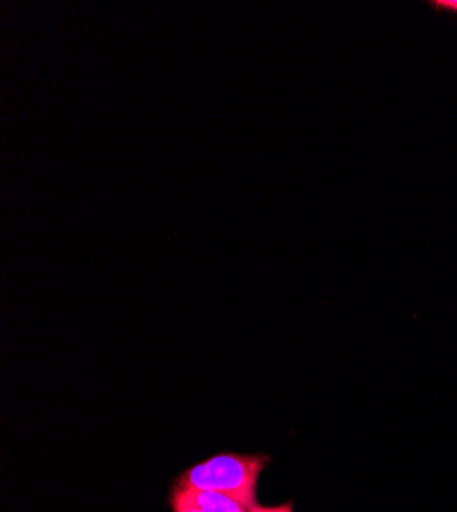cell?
<instances>
[{
    "label": "cell",
    "mask_w": 457,
    "mask_h": 512,
    "mask_svg": "<svg viewBox=\"0 0 457 512\" xmlns=\"http://www.w3.org/2000/svg\"><path fill=\"white\" fill-rule=\"evenodd\" d=\"M271 463V457L265 453H218L203 461L193 463L181 472L173 482L183 488L218 492L230 496L251 508L257 502V488L261 474Z\"/></svg>",
    "instance_id": "obj_1"
},
{
    "label": "cell",
    "mask_w": 457,
    "mask_h": 512,
    "mask_svg": "<svg viewBox=\"0 0 457 512\" xmlns=\"http://www.w3.org/2000/svg\"><path fill=\"white\" fill-rule=\"evenodd\" d=\"M185 490L189 492L193 502L197 506H201L205 512H251V508H246L244 504H240L238 500H234L230 496H224V494H218V492L193 490V488H185Z\"/></svg>",
    "instance_id": "obj_2"
},
{
    "label": "cell",
    "mask_w": 457,
    "mask_h": 512,
    "mask_svg": "<svg viewBox=\"0 0 457 512\" xmlns=\"http://www.w3.org/2000/svg\"><path fill=\"white\" fill-rule=\"evenodd\" d=\"M169 506L173 512H205L201 506L193 502L189 492L175 482L171 484V490H169Z\"/></svg>",
    "instance_id": "obj_3"
},
{
    "label": "cell",
    "mask_w": 457,
    "mask_h": 512,
    "mask_svg": "<svg viewBox=\"0 0 457 512\" xmlns=\"http://www.w3.org/2000/svg\"><path fill=\"white\" fill-rule=\"evenodd\" d=\"M429 7L437 13L457 17V0H429Z\"/></svg>",
    "instance_id": "obj_4"
},
{
    "label": "cell",
    "mask_w": 457,
    "mask_h": 512,
    "mask_svg": "<svg viewBox=\"0 0 457 512\" xmlns=\"http://www.w3.org/2000/svg\"><path fill=\"white\" fill-rule=\"evenodd\" d=\"M251 512H298V510H296L294 500H287V502L277 504V506H263V504L255 502V504L251 506Z\"/></svg>",
    "instance_id": "obj_5"
}]
</instances>
